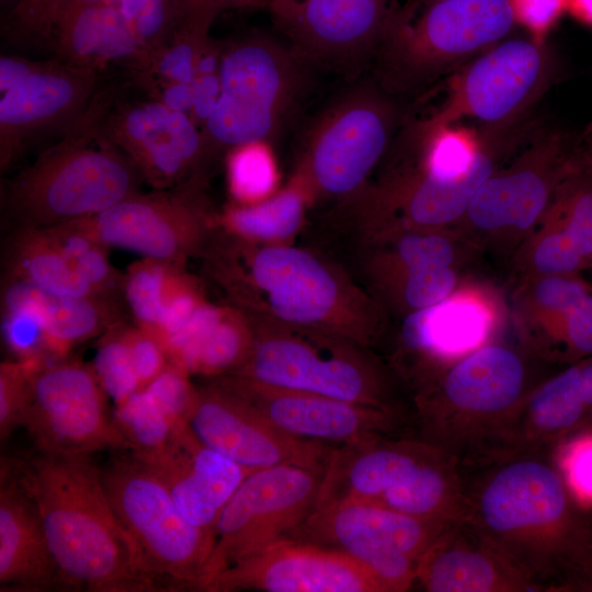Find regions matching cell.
I'll return each mask as SVG.
<instances>
[{
	"mask_svg": "<svg viewBox=\"0 0 592 592\" xmlns=\"http://www.w3.org/2000/svg\"><path fill=\"white\" fill-rule=\"evenodd\" d=\"M465 515L535 591H592V508L550 448L499 451L460 466Z\"/></svg>",
	"mask_w": 592,
	"mask_h": 592,
	"instance_id": "obj_1",
	"label": "cell"
},
{
	"mask_svg": "<svg viewBox=\"0 0 592 592\" xmlns=\"http://www.w3.org/2000/svg\"><path fill=\"white\" fill-rule=\"evenodd\" d=\"M15 466L69 590L161 592L117 519L91 455L39 453Z\"/></svg>",
	"mask_w": 592,
	"mask_h": 592,
	"instance_id": "obj_2",
	"label": "cell"
},
{
	"mask_svg": "<svg viewBox=\"0 0 592 592\" xmlns=\"http://www.w3.org/2000/svg\"><path fill=\"white\" fill-rule=\"evenodd\" d=\"M224 232H216L202 257L208 273L246 314L362 346L372 342L368 306L325 261L297 247Z\"/></svg>",
	"mask_w": 592,
	"mask_h": 592,
	"instance_id": "obj_3",
	"label": "cell"
},
{
	"mask_svg": "<svg viewBox=\"0 0 592 592\" xmlns=\"http://www.w3.org/2000/svg\"><path fill=\"white\" fill-rule=\"evenodd\" d=\"M527 391V369L514 351L488 345L449 367L418 395L420 439L459 466L501 451Z\"/></svg>",
	"mask_w": 592,
	"mask_h": 592,
	"instance_id": "obj_4",
	"label": "cell"
},
{
	"mask_svg": "<svg viewBox=\"0 0 592 592\" xmlns=\"http://www.w3.org/2000/svg\"><path fill=\"white\" fill-rule=\"evenodd\" d=\"M132 162L94 130L87 113L57 146L2 190L15 228H49L103 212L139 192Z\"/></svg>",
	"mask_w": 592,
	"mask_h": 592,
	"instance_id": "obj_5",
	"label": "cell"
},
{
	"mask_svg": "<svg viewBox=\"0 0 592 592\" xmlns=\"http://www.w3.org/2000/svg\"><path fill=\"white\" fill-rule=\"evenodd\" d=\"M515 23L509 0H443L418 18L399 5L373 57V80L392 96L415 94L503 41Z\"/></svg>",
	"mask_w": 592,
	"mask_h": 592,
	"instance_id": "obj_6",
	"label": "cell"
},
{
	"mask_svg": "<svg viewBox=\"0 0 592 592\" xmlns=\"http://www.w3.org/2000/svg\"><path fill=\"white\" fill-rule=\"evenodd\" d=\"M312 69L288 44L263 34L223 48L218 96L201 132L207 156L275 139L298 110Z\"/></svg>",
	"mask_w": 592,
	"mask_h": 592,
	"instance_id": "obj_7",
	"label": "cell"
},
{
	"mask_svg": "<svg viewBox=\"0 0 592 592\" xmlns=\"http://www.w3.org/2000/svg\"><path fill=\"white\" fill-rule=\"evenodd\" d=\"M248 316L253 329L251 349L243 363L226 375L394 408L380 371L362 352V345L331 333Z\"/></svg>",
	"mask_w": 592,
	"mask_h": 592,
	"instance_id": "obj_8",
	"label": "cell"
},
{
	"mask_svg": "<svg viewBox=\"0 0 592 592\" xmlns=\"http://www.w3.org/2000/svg\"><path fill=\"white\" fill-rule=\"evenodd\" d=\"M100 469L107 499L161 592L197 590L214 533L189 522L164 483L130 452Z\"/></svg>",
	"mask_w": 592,
	"mask_h": 592,
	"instance_id": "obj_9",
	"label": "cell"
},
{
	"mask_svg": "<svg viewBox=\"0 0 592 592\" xmlns=\"http://www.w3.org/2000/svg\"><path fill=\"white\" fill-rule=\"evenodd\" d=\"M400 112L373 79L332 101L305 135L298 175L309 192L348 198L391 145Z\"/></svg>",
	"mask_w": 592,
	"mask_h": 592,
	"instance_id": "obj_10",
	"label": "cell"
},
{
	"mask_svg": "<svg viewBox=\"0 0 592 592\" xmlns=\"http://www.w3.org/2000/svg\"><path fill=\"white\" fill-rule=\"evenodd\" d=\"M451 523L372 501L340 500L315 505L288 537L341 551L365 567L384 592H402L415 584L419 558Z\"/></svg>",
	"mask_w": 592,
	"mask_h": 592,
	"instance_id": "obj_11",
	"label": "cell"
},
{
	"mask_svg": "<svg viewBox=\"0 0 592 592\" xmlns=\"http://www.w3.org/2000/svg\"><path fill=\"white\" fill-rule=\"evenodd\" d=\"M323 473L293 465L249 474L221 510L197 590L219 571L288 537L316 505Z\"/></svg>",
	"mask_w": 592,
	"mask_h": 592,
	"instance_id": "obj_12",
	"label": "cell"
},
{
	"mask_svg": "<svg viewBox=\"0 0 592 592\" xmlns=\"http://www.w3.org/2000/svg\"><path fill=\"white\" fill-rule=\"evenodd\" d=\"M106 247L183 266L203 255L219 227L201 183L137 192L94 215L66 223Z\"/></svg>",
	"mask_w": 592,
	"mask_h": 592,
	"instance_id": "obj_13",
	"label": "cell"
},
{
	"mask_svg": "<svg viewBox=\"0 0 592 592\" xmlns=\"http://www.w3.org/2000/svg\"><path fill=\"white\" fill-rule=\"evenodd\" d=\"M555 62L545 42L530 38L501 41L456 71L446 99L428 127L474 118L486 126L521 122L553 82Z\"/></svg>",
	"mask_w": 592,
	"mask_h": 592,
	"instance_id": "obj_14",
	"label": "cell"
},
{
	"mask_svg": "<svg viewBox=\"0 0 592 592\" xmlns=\"http://www.w3.org/2000/svg\"><path fill=\"white\" fill-rule=\"evenodd\" d=\"M89 117L96 134L123 153L156 190L201 183L207 153L202 133L186 113L161 100L111 106L106 92L95 96Z\"/></svg>",
	"mask_w": 592,
	"mask_h": 592,
	"instance_id": "obj_15",
	"label": "cell"
},
{
	"mask_svg": "<svg viewBox=\"0 0 592 592\" xmlns=\"http://www.w3.org/2000/svg\"><path fill=\"white\" fill-rule=\"evenodd\" d=\"M276 29L314 69L357 81L371 67L397 0H270Z\"/></svg>",
	"mask_w": 592,
	"mask_h": 592,
	"instance_id": "obj_16",
	"label": "cell"
},
{
	"mask_svg": "<svg viewBox=\"0 0 592 592\" xmlns=\"http://www.w3.org/2000/svg\"><path fill=\"white\" fill-rule=\"evenodd\" d=\"M106 397L93 367L80 361L46 363L34 372L23 426L45 455L127 451L113 414L107 412Z\"/></svg>",
	"mask_w": 592,
	"mask_h": 592,
	"instance_id": "obj_17",
	"label": "cell"
},
{
	"mask_svg": "<svg viewBox=\"0 0 592 592\" xmlns=\"http://www.w3.org/2000/svg\"><path fill=\"white\" fill-rule=\"evenodd\" d=\"M187 424L204 444L250 470L293 465L325 473L335 446L284 432L216 380L197 388Z\"/></svg>",
	"mask_w": 592,
	"mask_h": 592,
	"instance_id": "obj_18",
	"label": "cell"
},
{
	"mask_svg": "<svg viewBox=\"0 0 592 592\" xmlns=\"http://www.w3.org/2000/svg\"><path fill=\"white\" fill-rule=\"evenodd\" d=\"M576 143L560 130L536 134L508 170L489 175L465 213L481 230L530 228L548 208L561 182L574 171Z\"/></svg>",
	"mask_w": 592,
	"mask_h": 592,
	"instance_id": "obj_19",
	"label": "cell"
},
{
	"mask_svg": "<svg viewBox=\"0 0 592 592\" xmlns=\"http://www.w3.org/2000/svg\"><path fill=\"white\" fill-rule=\"evenodd\" d=\"M384 592L376 578L335 549L283 538L209 578L201 591Z\"/></svg>",
	"mask_w": 592,
	"mask_h": 592,
	"instance_id": "obj_20",
	"label": "cell"
},
{
	"mask_svg": "<svg viewBox=\"0 0 592 592\" xmlns=\"http://www.w3.org/2000/svg\"><path fill=\"white\" fill-rule=\"evenodd\" d=\"M215 380L284 432L307 441L340 445L391 436L401 422L394 408L266 386L234 375Z\"/></svg>",
	"mask_w": 592,
	"mask_h": 592,
	"instance_id": "obj_21",
	"label": "cell"
},
{
	"mask_svg": "<svg viewBox=\"0 0 592 592\" xmlns=\"http://www.w3.org/2000/svg\"><path fill=\"white\" fill-rule=\"evenodd\" d=\"M99 71L65 60L44 61L0 100V168L8 169L37 135L72 126L95 99Z\"/></svg>",
	"mask_w": 592,
	"mask_h": 592,
	"instance_id": "obj_22",
	"label": "cell"
},
{
	"mask_svg": "<svg viewBox=\"0 0 592 592\" xmlns=\"http://www.w3.org/2000/svg\"><path fill=\"white\" fill-rule=\"evenodd\" d=\"M482 143L466 172L454 178L437 177L422 167L389 180L378 189L360 190L352 198L378 213L399 209L410 225L429 228L452 223L465 215L483 181L492 174L498 158L521 136L520 122L481 132Z\"/></svg>",
	"mask_w": 592,
	"mask_h": 592,
	"instance_id": "obj_23",
	"label": "cell"
},
{
	"mask_svg": "<svg viewBox=\"0 0 592 592\" xmlns=\"http://www.w3.org/2000/svg\"><path fill=\"white\" fill-rule=\"evenodd\" d=\"M145 465L164 483L183 516L213 533L228 500L254 471L204 444L189 424L178 426L164 453Z\"/></svg>",
	"mask_w": 592,
	"mask_h": 592,
	"instance_id": "obj_24",
	"label": "cell"
},
{
	"mask_svg": "<svg viewBox=\"0 0 592 592\" xmlns=\"http://www.w3.org/2000/svg\"><path fill=\"white\" fill-rule=\"evenodd\" d=\"M415 584L428 592L535 591L465 517L451 523L421 555Z\"/></svg>",
	"mask_w": 592,
	"mask_h": 592,
	"instance_id": "obj_25",
	"label": "cell"
},
{
	"mask_svg": "<svg viewBox=\"0 0 592 592\" xmlns=\"http://www.w3.org/2000/svg\"><path fill=\"white\" fill-rule=\"evenodd\" d=\"M442 449L417 439L376 436L335 445L316 505L340 500L375 502L403 483Z\"/></svg>",
	"mask_w": 592,
	"mask_h": 592,
	"instance_id": "obj_26",
	"label": "cell"
},
{
	"mask_svg": "<svg viewBox=\"0 0 592 592\" xmlns=\"http://www.w3.org/2000/svg\"><path fill=\"white\" fill-rule=\"evenodd\" d=\"M0 590L68 591L53 557L35 503L23 488L15 460L1 464Z\"/></svg>",
	"mask_w": 592,
	"mask_h": 592,
	"instance_id": "obj_27",
	"label": "cell"
},
{
	"mask_svg": "<svg viewBox=\"0 0 592 592\" xmlns=\"http://www.w3.org/2000/svg\"><path fill=\"white\" fill-rule=\"evenodd\" d=\"M592 429V356L574 362L530 392L503 449H555Z\"/></svg>",
	"mask_w": 592,
	"mask_h": 592,
	"instance_id": "obj_28",
	"label": "cell"
},
{
	"mask_svg": "<svg viewBox=\"0 0 592 592\" xmlns=\"http://www.w3.org/2000/svg\"><path fill=\"white\" fill-rule=\"evenodd\" d=\"M252 340V325L244 311L205 300L164 349L170 362L190 374L219 377L243 363Z\"/></svg>",
	"mask_w": 592,
	"mask_h": 592,
	"instance_id": "obj_29",
	"label": "cell"
},
{
	"mask_svg": "<svg viewBox=\"0 0 592 592\" xmlns=\"http://www.w3.org/2000/svg\"><path fill=\"white\" fill-rule=\"evenodd\" d=\"M53 39L62 60L100 70L126 65L145 81L151 56L117 7H87L56 19Z\"/></svg>",
	"mask_w": 592,
	"mask_h": 592,
	"instance_id": "obj_30",
	"label": "cell"
},
{
	"mask_svg": "<svg viewBox=\"0 0 592 592\" xmlns=\"http://www.w3.org/2000/svg\"><path fill=\"white\" fill-rule=\"evenodd\" d=\"M1 306L32 310L39 318L48 342L59 357L72 346L123 321L116 300L55 294L9 276L3 280Z\"/></svg>",
	"mask_w": 592,
	"mask_h": 592,
	"instance_id": "obj_31",
	"label": "cell"
},
{
	"mask_svg": "<svg viewBox=\"0 0 592 592\" xmlns=\"http://www.w3.org/2000/svg\"><path fill=\"white\" fill-rule=\"evenodd\" d=\"M489 315L479 304L445 299L414 310L402 323L403 344L437 357H453L477 348L489 330Z\"/></svg>",
	"mask_w": 592,
	"mask_h": 592,
	"instance_id": "obj_32",
	"label": "cell"
},
{
	"mask_svg": "<svg viewBox=\"0 0 592 592\" xmlns=\"http://www.w3.org/2000/svg\"><path fill=\"white\" fill-rule=\"evenodd\" d=\"M3 254L5 276L55 294L101 297L72 269L46 228H15Z\"/></svg>",
	"mask_w": 592,
	"mask_h": 592,
	"instance_id": "obj_33",
	"label": "cell"
},
{
	"mask_svg": "<svg viewBox=\"0 0 592 592\" xmlns=\"http://www.w3.org/2000/svg\"><path fill=\"white\" fill-rule=\"evenodd\" d=\"M308 194L305 182L295 175L287 187L265 200L226 209L218 217L219 227L249 241L281 243L301 226Z\"/></svg>",
	"mask_w": 592,
	"mask_h": 592,
	"instance_id": "obj_34",
	"label": "cell"
},
{
	"mask_svg": "<svg viewBox=\"0 0 592 592\" xmlns=\"http://www.w3.org/2000/svg\"><path fill=\"white\" fill-rule=\"evenodd\" d=\"M113 419L127 451L145 464L164 453L178 428L145 389L118 403Z\"/></svg>",
	"mask_w": 592,
	"mask_h": 592,
	"instance_id": "obj_35",
	"label": "cell"
},
{
	"mask_svg": "<svg viewBox=\"0 0 592 592\" xmlns=\"http://www.w3.org/2000/svg\"><path fill=\"white\" fill-rule=\"evenodd\" d=\"M46 229L79 276L99 296L118 301L125 275L112 265L109 247L66 224Z\"/></svg>",
	"mask_w": 592,
	"mask_h": 592,
	"instance_id": "obj_36",
	"label": "cell"
},
{
	"mask_svg": "<svg viewBox=\"0 0 592 592\" xmlns=\"http://www.w3.org/2000/svg\"><path fill=\"white\" fill-rule=\"evenodd\" d=\"M183 266L150 258L133 263L125 274L124 296L136 326L156 335L162 304L174 273Z\"/></svg>",
	"mask_w": 592,
	"mask_h": 592,
	"instance_id": "obj_37",
	"label": "cell"
},
{
	"mask_svg": "<svg viewBox=\"0 0 592 592\" xmlns=\"http://www.w3.org/2000/svg\"><path fill=\"white\" fill-rule=\"evenodd\" d=\"M229 190L239 204H253L271 196L277 169L266 143L230 149L227 161Z\"/></svg>",
	"mask_w": 592,
	"mask_h": 592,
	"instance_id": "obj_38",
	"label": "cell"
},
{
	"mask_svg": "<svg viewBox=\"0 0 592 592\" xmlns=\"http://www.w3.org/2000/svg\"><path fill=\"white\" fill-rule=\"evenodd\" d=\"M124 321L103 333L92 366L96 377L115 406L140 390L126 338Z\"/></svg>",
	"mask_w": 592,
	"mask_h": 592,
	"instance_id": "obj_39",
	"label": "cell"
},
{
	"mask_svg": "<svg viewBox=\"0 0 592 592\" xmlns=\"http://www.w3.org/2000/svg\"><path fill=\"white\" fill-rule=\"evenodd\" d=\"M186 7L187 0H119L118 4L150 56L169 42Z\"/></svg>",
	"mask_w": 592,
	"mask_h": 592,
	"instance_id": "obj_40",
	"label": "cell"
},
{
	"mask_svg": "<svg viewBox=\"0 0 592 592\" xmlns=\"http://www.w3.org/2000/svg\"><path fill=\"white\" fill-rule=\"evenodd\" d=\"M5 344L20 361L46 364L60 357L54 352L39 318L24 307L1 306Z\"/></svg>",
	"mask_w": 592,
	"mask_h": 592,
	"instance_id": "obj_41",
	"label": "cell"
},
{
	"mask_svg": "<svg viewBox=\"0 0 592 592\" xmlns=\"http://www.w3.org/2000/svg\"><path fill=\"white\" fill-rule=\"evenodd\" d=\"M44 365V364H43ZM41 364L4 361L0 364V439L3 441L23 422L32 399L33 375Z\"/></svg>",
	"mask_w": 592,
	"mask_h": 592,
	"instance_id": "obj_42",
	"label": "cell"
},
{
	"mask_svg": "<svg viewBox=\"0 0 592 592\" xmlns=\"http://www.w3.org/2000/svg\"><path fill=\"white\" fill-rule=\"evenodd\" d=\"M205 300L197 282L179 269L169 284L155 335L163 348Z\"/></svg>",
	"mask_w": 592,
	"mask_h": 592,
	"instance_id": "obj_43",
	"label": "cell"
},
{
	"mask_svg": "<svg viewBox=\"0 0 592 592\" xmlns=\"http://www.w3.org/2000/svg\"><path fill=\"white\" fill-rule=\"evenodd\" d=\"M555 456L573 494L592 508V429L560 443Z\"/></svg>",
	"mask_w": 592,
	"mask_h": 592,
	"instance_id": "obj_44",
	"label": "cell"
},
{
	"mask_svg": "<svg viewBox=\"0 0 592 592\" xmlns=\"http://www.w3.org/2000/svg\"><path fill=\"white\" fill-rule=\"evenodd\" d=\"M190 373L170 362L164 371L144 388L177 425L187 424L197 388L190 382Z\"/></svg>",
	"mask_w": 592,
	"mask_h": 592,
	"instance_id": "obj_45",
	"label": "cell"
},
{
	"mask_svg": "<svg viewBox=\"0 0 592 592\" xmlns=\"http://www.w3.org/2000/svg\"><path fill=\"white\" fill-rule=\"evenodd\" d=\"M62 0H19L4 19L13 39L39 43L53 39L55 19Z\"/></svg>",
	"mask_w": 592,
	"mask_h": 592,
	"instance_id": "obj_46",
	"label": "cell"
},
{
	"mask_svg": "<svg viewBox=\"0 0 592 592\" xmlns=\"http://www.w3.org/2000/svg\"><path fill=\"white\" fill-rule=\"evenodd\" d=\"M456 283L449 266H430L408 270L403 298L414 310L428 308L447 299Z\"/></svg>",
	"mask_w": 592,
	"mask_h": 592,
	"instance_id": "obj_47",
	"label": "cell"
},
{
	"mask_svg": "<svg viewBox=\"0 0 592 592\" xmlns=\"http://www.w3.org/2000/svg\"><path fill=\"white\" fill-rule=\"evenodd\" d=\"M399 261L408 270L449 266L454 249L448 240L437 235L411 234L403 236L396 249Z\"/></svg>",
	"mask_w": 592,
	"mask_h": 592,
	"instance_id": "obj_48",
	"label": "cell"
},
{
	"mask_svg": "<svg viewBox=\"0 0 592 592\" xmlns=\"http://www.w3.org/2000/svg\"><path fill=\"white\" fill-rule=\"evenodd\" d=\"M534 264L546 275H569L588 262L578 254L565 231L556 227L537 244Z\"/></svg>",
	"mask_w": 592,
	"mask_h": 592,
	"instance_id": "obj_49",
	"label": "cell"
},
{
	"mask_svg": "<svg viewBox=\"0 0 592 592\" xmlns=\"http://www.w3.org/2000/svg\"><path fill=\"white\" fill-rule=\"evenodd\" d=\"M126 338L141 390L164 371L170 360L163 345L139 327L127 326Z\"/></svg>",
	"mask_w": 592,
	"mask_h": 592,
	"instance_id": "obj_50",
	"label": "cell"
},
{
	"mask_svg": "<svg viewBox=\"0 0 592 592\" xmlns=\"http://www.w3.org/2000/svg\"><path fill=\"white\" fill-rule=\"evenodd\" d=\"M515 22L523 25L531 37L545 42L546 35L566 12L567 0H509Z\"/></svg>",
	"mask_w": 592,
	"mask_h": 592,
	"instance_id": "obj_51",
	"label": "cell"
},
{
	"mask_svg": "<svg viewBox=\"0 0 592 592\" xmlns=\"http://www.w3.org/2000/svg\"><path fill=\"white\" fill-rule=\"evenodd\" d=\"M562 338L574 362L592 356V292L563 315Z\"/></svg>",
	"mask_w": 592,
	"mask_h": 592,
	"instance_id": "obj_52",
	"label": "cell"
},
{
	"mask_svg": "<svg viewBox=\"0 0 592 592\" xmlns=\"http://www.w3.org/2000/svg\"><path fill=\"white\" fill-rule=\"evenodd\" d=\"M590 292L579 280L567 275H549L537 284L535 297L544 308L562 316Z\"/></svg>",
	"mask_w": 592,
	"mask_h": 592,
	"instance_id": "obj_53",
	"label": "cell"
},
{
	"mask_svg": "<svg viewBox=\"0 0 592 592\" xmlns=\"http://www.w3.org/2000/svg\"><path fill=\"white\" fill-rule=\"evenodd\" d=\"M44 61L29 60L18 56L0 58V91L3 93L25 80L43 66Z\"/></svg>",
	"mask_w": 592,
	"mask_h": 592,
	"instance_id": "obj_54",
	"label": "cell"
},
{
	"mask_svg": "<svg viewBox=\"0 0 592 592\" xmlns=\"http://www.w3.org/2000/svg\"><path fill=\"white\" fill-rule=\"evenodd\" d=\"M566 12L579 23L592 27V0H567Z\"/></svg>",
	"mask_w": 592,
	"mask_h": 592,
	"instance_id": "obj_55",
	"label": "cell"
},
{
	"mask_svg": "<svg viewBox=\"0 0 592 592\" xmlns=\"http://www.w3.org/2000/svg\"><path fill=\"white\" fill-rule=\"evenodd\" d=\"M119 0H62L56 19L87 7H117ZM55 19V21H56Z\"/></svg>",
	"mask_w": 592,
	"mask_h": 592,
	"instance_id": "obj_56",
	"label": "cell"
},
{
	"mask_svg": "<svg viewBox=\"0 0 592 592\" xmlns=\"http://www.w3.org/2000/svg\"><path fill=\"white\" fill-rule=\"evenodd\" d=\"M574 161L578 170L592 171V135L580 143H576Z\"/></svg>",
	"mask_w": 592,
	"mask_h": 592,
	"instance_id": "obj_57",
	"label": "cell"
},
{
	"mask_svg": "<svg viewBox=\"0 0 592 592\" xmlns=\"http://www.w3.org/2000/svg\"><path fill=\"white\" fill-rule=\"evenodd\" d=\"M216 3L223 11L232 8H246V0H204Z\"/></svg>",
	"mask_w": 592,
	"mask_h": 592,
	"instance_id": "obj_58",
	"label": "cell"
},
{
	"mask_svg": "<svg viewBox=\"0 0 592 592\" xmlns=\"http://www.w3.org/2000/svg\"><path fill=\"white\" fill-rule=\"evenodd\" d=\"M270 0H246V8L266 7Z\"/></svg>",
	"mask_w": 592,
	"mask_h": 592,
	"instance_id": "obj_59",
	"label": "cell"
},
{
	"mask_svg": "<svg viewBox=\"0 0 592 592\" xmlns=\"http://www.w3.org/2000/svg\"><path fill=\"white\" fill-rule=\"evenodd\" d=\"M419 1H421L424 5H428V4H431L437 1H443V0H419Z\"/></svg>",
	"mask_w": 592,
	"mask_h": 592,
	"instance_id": "obj_60",
	"label": "cell"
},
{
	"mask_svg": "<svg viewBox=\"0 0 592 592\" xmlns=\"http://www.w3.org/2000/svg\"><path fill=\"white\" fill-rule=\"evenodd\" d=\"M18 1H19V0H1V3H2V4H4V3H5V4H7V3H12V4H13L12 7H14V5L18 3Z\"/></svg>",
	"mask_w": 592,
	"mask_h": 592,
	"instance_id": "obj_61",
	"label": "cell"
}]
</instances>
